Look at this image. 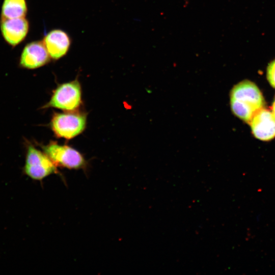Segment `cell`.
<instances>
[{
  "instance_id": "obj_2",
  "label": "cell",
  "mask_w": 275,
  "mask_h": 275,
  "mask_svg": "<svg viewBox=\"0 0 275 275\" xmlns=\"http://www.w3.org/2000/svg\"><path fill=\"white\" fill-rule=\"evenodd\" d=\"M23 173L33 180L42 181L50 175L58 173V171L57 166L44 152L30 144Z\"/></svg>"
},
{
  "instance_id": "obj_5",
  "label": "cell",
  "mask_w": 275,
  "mask_h": 275,
  "mask_svg": "<svg viewBox=\"0 0 275 275\" xmlns=\"http://www.w3.org/2000/svg\"><path fill=\"white\" fill-rule=\"evenodd\" d=\"M42 149L57 166L78 170L86 166V162L82 154L70 146L51 142L43 146Z\"/></svg>"
},
{
  "instance_id": "obj_3",
  "label": "cell",
  "mask_w": 275,
  "mask_h": 275,
  "mask_svg": "<svg viewBox=\"0 0 275 275\" xmlns=\"http://www.w3.org/2000/svg\"><path fill=\"white\" fill-rule=\"evenodd\" d=\"M81 92L80 85L77 80L60 85L44 107H54L66 111H73L81 104Z\"/></svg>"
},
{
  "instance_id": "obj_6",
  "label": "cell",
  "mask_w": 275,
  "mask_h": 275,
  "mask_svg": "<svg viewBox=\"0 0 275 275\" xmlns=\"http://www.w3.org/2000/svg\"><path fill=\"white\" fill-rule=\"evenodd\" d=\"M0 28L5 41L10 46L15 47L26 37L29 30V23L25 17L1 18Z\"/></svg>"
},
{
  "instance_id": "obj_11",
  "label": "cell",
  "mask_w": 275,
  "mask_h": 275,
  "mask_svg": "<svg viewBox=\"0 0 275 275\" xmlns=\"http://www.w3.org/2000/svg\"><path fill=\"white\" fill-rule=\"evenodd\" d=\"M267 78L271 86L275 88V59L267 67Z\"/></svg>"
},
{
  "instance_id": "obj_10",
  "label": "cell",
  "mask_w": 275,
  "mask_h": 275,
  "mask_svg": "<svg viewBox=\"0 0 275 275\" xmlns=\"http://www.w3.org/2000/svg\"><path fill=\"white\" fill-rule=\"evenodd\" d=\"M27 11L26 0H4L1 10V18L25 17Z\"/></svg>"
},
{
  "instance_id": "obj_12",
  "label": "cell",
  "mask_w": 275,
  "mask_h": 275,
  "mask_svg": "<svg viewBox=\"0 0 275 275\" xmlns=\"http://www.w3.org/2000/svg\"><path fill=\"white\" fill-rule=\"evenodd\" d=\"M272 112L273 113V114L275 116V99H274V101L273 102V104H272Z\"/></svg>"
},
{
  "instance_id": "obj_8",
  "label": "cell",
  "mask_w": 275,
  "mask_h": 275,
  "mask_svg": "<svg viewBox=\"0 0 275 275\" xmlns=\"http://www.w3.org/2000/svg\"><path fill=\"white\" fill-rule=\"evenodd\" d=\"M249 124L256 138L267 141L275 137V116L269 110L263 108L259 110Z\"/></svg>"
},
{
  "instance_id": "obj_9",
  "label": "cell",
  "mask_w": 275,
  "mask_h": 275,
  "mask_svg": "<svg viewBox=\"0 0 275 275\" xmlns=\"http://www.w3.org/2000/svg\"><path fill=\"white\" fill-rule=\"evenodd\" d=\"M47 52L52 59L58 60L68 52L71 40L64 31L56 29L48 32L42 41Z\"/></svg>"
},
{
  "instance_id": "obj_4",
  "label": "cell",
  "mask_w": 275,
  "mask_h": 275,
  "mask_svg": "<svg viewBox=\"0 0 275 275\" xmlns=\"http://www.w3.org/2000/svg\"><path fill=\"white\" fill-rule=\"evenodd\" d=\"M86 120L83 113H56L51 120V127L57 136L71 139L84 131Z\"/></svg>"
},
{
  "instance_id": "obj_1",
  "label": "cell",
  "mask_w": 275,
  "mask_h": 275,
  "mask_svg": "<svg viewBox=\"0 0 275 275\" xmlns=\"http://www.w3.org/2000/svg\"><path fill=\"white\" fill-rule=\"evenodd\" d=\"M230 98L233 113L249 124L264 105L263 97L258 87L248 80L235 85L231 90Z\"/></svg>"
},
{
  "instance_id": "obj_7",
  "label": "cell",
  "mask_w": 275,
  "mask_h": 275,
  "mask_svg": "<svg viewBox=\"0 0 275 275\" xmlns=\"http://www.w3.org/2000/svg\"><path fill=\"white\" fill-rule=\"evenodd\" d=\"M50 58L42 41H33L27 44L23 48L19 59V65L26 69H36L47 63Z\"/></svg>"
}]
</instances>
